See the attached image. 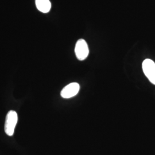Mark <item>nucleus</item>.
<instances>
[{
    "instance_id": "nucleus-4",
    "label": "nucleus",
    "mask_w": 155,
    "mask_h": 155,
    "mask_svg": "<svg viewBox=\"0 0 155 155\" xmlns=\"http://www.w3.org/2000/svg\"><path fill=\"white\" fill-rule=\"evenodd\" d=\"M80 90L79 84L76 82L70 83L61 90V95L63 98H70L77 95Z\"/></svg>"
},
{
    "instance_id": "nucleus-5",
    "label": "nucleus",
    "mask_w": 155,
    "mask_h": 155,
    "mask_svg": "<svg viewBox=\"0 0 155 155\" xmlns=\"http://www.w3.org/2000/svg\"><path fill=\"white\" fill-rule=\"evenodd\" d=\"M36 6L39 11L44 13L49 12L51 8L50 0H35Z\"/></svg>"
},
{
    "instance_id": "nucleus-2",
    "label": "nucleus",
    "mask_w": 155,
    "mask_h": 155,
    "mask_svg": "<svg viewBox=\"0 0 155 155\" xmlns=\"http://www.w3.org/2000/svg\"><path fill=\"white\" fill-rule=\"evenodd\" d=\"M75 52L78 59L84 61L89 55V49L88 45L84 39L78 40L75 45Z\"/></svg>"
},
{
    "instance_id": "nucleus-1",
    "label": "nucleus",
    "mask_w": 155,
    "mask_h": 155,
    "mask_svg": "<svg viewBox=\"0 0 155 155\" xmlns=\"http://www.w3.org/2000/svg\"><path fill=\"white\" fill-rule=\"evenodd\" d=\"M18 121V116L15 111H9L6 116L5 132L9 136L13 135Z\"/></svg>"
},
{
    "instance_id": "nucleus-3",
    "label": "nucleus",
    "mask_w": 155,
    "mask_h": 155,
    "mask_svg": "<svg viewBox=\"0 0 155 155\" xmlns=\"http://www.w3.org/2000/svg\"><path fill=\"white\" fill-rule=\"evenodd\" d=\"M144 74L150 82L155 84V63L152 60L147 59L144 60L142 64Z\"/></svg>"
}]
</instances>
